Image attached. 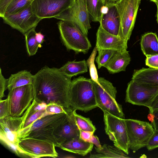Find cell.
I'll return each instance as SVG.
<instances>
[{
	"label": "cell",
	"mask_w": 158,
	"mask_h": 158,
	"mask_svg": "<svg viewBox=\"0 0 158 158\" xmlns=\"http://www.w3.org/2000/svg\"><path fill=\"white\" fill-rule=\"evenodd\" d=\"M4 23L23 35L35 28L41 20L33 12L31 4L19 12L12 14H5L2 17Z\"/></svg>",
	"instance_id": "cell-13"
},
{
	"label": "cell",
	"mask_w": 158,
	"mask_h": 158,
	"mask_svg": "<svg viewBox=\"0 0 158 158\" xmlns=\"http://www.w3.org/2000/svg\"><path fill=\"white\" fill-rule=\"evenodd\" d=\"M70 108L86 112L98 107L91 79L80 76L71 81L69 94Z\"/></svg>",
	"instance_id": "cell-2"
},
{
	"label": "cell",
	"mask_w": 158,
	"mask_h": 158,
	"mask_svg": "<svg viewBox=\"0 0 158 158\" xmlns=\"http://www.w3.org/2000/svg\"><path fill=\"white\" fill-rule=\"evenodd\" d=\"M86 2L90 19L93 22L100 23L105 2L103 0H86Z\"/></svg>",
	"instance_id": "cell-26"
},
{
	"label": "cell",
	"mask_w": 158,
	"mask_h": 158,
	"mask_svg": "<svg viewBox=\"0 0 158 158\" xmlns=\"http://www.w3.org/2000/svg\"><path fill=\"white\" fill-rule=\"evenodd\" d=\"M75 0H34L31 3L33 13L41 20L55 18L73 6Z\"/></svg>",
	"instance_id": "cell-14"
},
{
	"label": "cell",
	"mask_w": 158,
	"mask_h": 158,
	"mask_svg": "<svg viewBox=\"0 0 158 158\" xmlns=\"http://www.w3.org/2000/svg\"><path fill=\"white\" fill-rule=\"evenodd\" d=\"M55 18L77 27L87 36L91 28L86 0H75L73 6Z\"/></svg>",
	"instance_id": "cell-9"
},
{
	"label": "cell",
	"mask_w": 158,
	"mask_h": 158,
	"mask_svg": "<svg viewBox=\"0 0 158 158\" xmlns=\"http://www.w3.org/2000/svg\"><path fill=\"white\" fill-rule=\"evenodd\" d=\"M103 0V1H104L105 2V3H106V2H107V1H108V0Z\"/></svg>",
	"instance_id": "cell-48"
},
{
	"label": "cell",
	"mask_w": 158,
	"mask_h": 158,
	"mask_svg": "<svg viewBox=\"0 0 158 158\" xmlns=\"http://www.w3.org/2000/svg\"><path fill=\"white\" fill-rule=\"evenodd\" d=\"M73 111L71 109L66 111L67 114L66 118L54 132L59 147L72 139L80 138V130L76 123Z\"/></svg>",
	"instance_id": "cell-16"
},
{
	"label": "cell",
	"mask_w": 158,
	"mask_h": 158,
	"mask_svg": "<svg viewBox=\"0 0 158 158\" xmlns=\"http://www.w3.org/2000/svg\"><path fill=\"white\" fill-rule=\"evenodd\" d=\"M148 108L150 113H151L154 110L158 109V93Z\"/></svg>",
	"instance_id": "cell-42"
},
{
	"label": "cell",
	"mask_w": 158,
	"mask_h": 158,
	"mask_svg": "<svg viewBox=\"0 0 158 158\" xmlns=\"http://www.w3.org/2000/svg\"><path fill=\"white\" fill-rule=\"evenodd\" d=\"M19 146L31 158L58 156L54 143L48 140L25 138L20 139Z\"/></svg>",
	"instance_id": "cell-15"
},
{
	"label": "cell",
	"mask_w": 158,
	"mask_h": 158,
	"mask_svg": "<svg viewBox=\"0 0 158 158\" xmlns=\"http://www.w3.org/2000/svg\"><path fill=\"white\" fill-rule=\"evenodd\" d=\"M151 114H152L153 117L151 124L154 129H158V109L154 110Z\"/></svg>",
	"instance_id": "cell-41"
},
{
	"label": "cell",
	"mask_w": 158,
	"mask_h": 158,
	"mask_svg": "<svg viewBox=\"0 0 158 158\" xmlns=\"http://www.w3.org/2000/svg\"><path fill=\"white\" fill-rule=\"evenodd\" d=\"M105 5L107 9L103 14L100 25L108 33L120 37V19L116 4L114 3L107 2Z\"/></svg>",
	"instance_id": "cell-17"
},
{
	"label": "cell",
	"mask_w": 158,
	"mask_h": 158,
	"mask_svg": "<svg viewBox=\"0 0 158 158\" xmlns=\"http://www.w3.org/2000/svg\"><path fill=\"white\" fill-rule=\"evenodd\" d=\"M8 79L5 78L2 75V69L0 68V98L5 97L4 92L7 89Z\"/></svg>",
	"instance_id": "cell-37"
},
{
	"label": "cell",
	"mask_w": 158,
	"mask_h": 158,
	"mask_svg": "<svg viewBox=\"0 0 158 158\" xmlns=\"http://www.w3.org/2000/svg\"><path fill=\"white\" fill-rule=\"evenodd\" d=\"M89 142L94 144L96 147L98 148H100L102 147L98 137L97 136L94 135Z\"/></svg>",
	"instance_id": "cell-44"
},
{
	"label": "cell",
	"mask_w": 158,
	"mask_h": 158,
	"mask_svg": "<svg viewBox=\"0 0 158 158\" xmlns=\"http://www.w3.org/2000/svg\"><path fill=\"white\" fill-rule=\"evenodd\" d=\"M131 60L130 55L127 49L118 51L104 67L111 74L125 71Z\"/></svg>",
	"instance_id": "cell-19"
},
{
	"label": "cell",
	"mask_w": 158,
	"mask_h": 158,
	"mask_svg": "<svg viewBox=\"0 0 158 158\" xmlns=\"http://www.w3.org/2000/svg\"><path fill=\"white\" fill-rule=\"evenodd\" d=\"M10 115L8 100L7 98L0 101V119Z\"/></svg>",
	"instance_id": "cell-36"
},
{
	"label": "cell",
	"mask_w": 158,
	"mask_h": 158,
	"mask_svg": "<svg viewBox=\"0 0 158 158\" xmlns=\"http://www.w3.org/2000/svg\"><path fill=\"white\" fill-rule=\"evenodd\" d=\"M97 51V48L95 47L91 55L87 60L86 63L89 68L91 79L98 83V77L96 67L94 64L95 57Z\"/></svg>",
	"instance_id": "cell-31"
},
{
	"label": "cell",
	"mask_w": 158,
	"mask_h": 158,
	"mask_svg": "<svg viewBox=\"0 0 158 158\" xmlns=\"http://www.w3.org/2000/svg\"><path fill=\"white\" fill-rule=\"evenodd\" d=\"M145 64L151 68L158 69V55L146 57Z\"/></svg>",
	"instance_id": "cell-38"
},
{
	"label": "cell",
	"mask_w": 158,
	"mask_h": 158,
	"mask_svg": "<svg viewBox=\"0 0 158 158\" xmlns=\"http://www.w3.org/2000/svg\"><path fill=\"white\" fill-rule=\"evenodd\" d=\"M62 42L68 50L87 53L91 45L87 36L77 27L60 20L57 23Z\"/></svg>",
	"instance_id": "cell-6"
},
{
	"label": "cell",
	"mask_w": 158,
	"mask_h": 158,
	"mask_svg": "<svg viewBox=\"0 0 158 158\" xmlns=\"http://www.w3.org/2000/svg\"><path fill=\"white\" fill-rule=\"evenodd\" d=\"M157 7V13H156V21L157 22V23L158 24V3L156 5Z\"/></svg>",
	"instance_id": "cell-46"
},
{
	"label": "cell",
	"mask_w": 158,
	"mask_h": 158,
	"mask_svg": "<svg viewBox=\"0 0 158 158\" xmlns=\"http://www.w3.org/2000/svg\"><path fill=\"white\" fill-rule=\"evenodd\" d=\"M158 93V85L139 82L131 80L128 83L125 101L132 104L149 108Z\"/></svg>",
	"instance_id": "cell-11"
},
{
	"label": "cell",
	"mask_w": 158,
	"mask_h": 158,
	"mask_svg": "<svg viewBox=\"0 0 158 158\" xmlns=\"http://www.w3.org/2000/svg\"><path fill=\"white\" fill-rule=\"evenodd\" d=\"M140 45L141 50L146 57L158 55V38L156 33L150 32L143 35Z\"/></svg>",
	"instance_id": "cell-23"
},
{
	"label": "cell",
	"mask_w": 158,
	"mask_h": 158,
	"mask_svg": "<svg viewBox=\"0 0 158 158\" xmlns=\"http://www.w3.org/2000/svg\"><path fill=\"white\" fill-rule=\"evenodd\" d=\"M91 80L98 107L103 112L125 119L122 106L116 100L117 94L116 88L103 77H98V83Z\"/></svg>",
	"instance_id": "cell-4"
},
{
	"label": "cell",
	"mask_w": 158,
	"mask_h": 158,
	"mask_svg": "<svg viewBox=\"0 0 158 158\" xmlns=\"http://www.w3.org/2000/svg\"><path fill=\"white\" fill-rule=\"evenodd\" d=\"M98 56L95 59L98 69L105 65L112 57L118 51L110 49H97Z\"/></svg>",
	"instance_id": "cell-29"
},
{
	"label": "cell",
	"mask_w": 158,
	"mask_h": 158,
	"mask_svg": "<svg viewBox=\"0 0 158 158\" xmlns=\"http://www.w3.org/2000/svg\"><path fill=\"white\" fill-rule=\"evenodd\" d=\"M93 146V143L77 138L64 143L59 148L64 150L84 156L91 151Z\"/></svg>",
	"instance_id": "cell-20"
},
{
	"label": "cell",
	"mask_w": 158,
	"mask_h": 158,
	"mask_svg": "<svg viewBox=\"0 0 158 158\" xmlns=\"http://www.w3.org/2000/svg\"><path fill=\"white\" fill-rule=\"evenodd\" d=\"M45 109L42 110L37 111L30 115L25 121L22 129L27 127L38 119L45 116Z\"/></svg>",
	"instance_id": "cell-34"
},
{
	"label": "cell",
	"mask_w": 158,
	"mask_h": 158,
	"mask_svg": "<svg viewBox=\"0 0 158 158\" xmlns=\"http://www.w3.org/2000/svg\"><path fill=\"white\" fill-rule=\"evenodd\" d=\"M127 43L121 37L108 33L100 25L96 33L95 47L97 49H110L118 51L127 49Z\"/></svg>",
	"instance_id": "cell-18"
},
{
	"label": "cell",
	"mask_w": 158,
	"mask_h": 158,
	"mask_svg": "<svg viewBox=\"0 0 158 158\" xmlns=\"http://www.w3.org/2000/svg\"><path fill=\"white\" fill-rule=\"evenodd\" d=\"M128 138L129 149L137 151L146 146L154 129L151 123L146 121L125 119Z\"/></svg>",
	"instance_id": "cell-8"
},
{
	"label": "cell",
	"mask_w": 158,
	"mask_h": 158,
	"mask_svg": "<svg viewBox=\"0 0 158 158\" xmlns=\"http://www.w3.org/2000/svg\"><path fill=\"white\" fill-rule=\"evenodd\" d=\"M132 80L139 82L158 85V69L143 68L135 70Z\"/></svg>",
	"instance_id": "cell-22"
},
{
	"label": "cell",
	"mask_w": 158,
	"mask_h": 158,
	"mask_svg": "<svg viewBox=\"0 0 158 158\" xmlns=\"http://www.w3.org/2000/svg\"><path fill=\"white\" fill-rule=\"evenodd\" d=\"M71 78L63 74L59 68L44 66L34 75V99L47 105L58 104L66 111L70 109L69 94Z\"/></svg>",
	"instance_id": "cell-1"
},
{
	"label": "cell",
	"mask_w": 158,
	"mask_h": 158,
	"mask_svg": "<svg viewBox=\"0 0 158 158\" xmlns=\"http://www.w3.org/2000/svg\"><path fill=\"white\" fill-rule=\"evenodd\" d=\"M35 37L38 44L41 47V44L44 40V36L40 32H36Z\"/></svg>",
	"instance_id": "cell-43"
},
{
	"label": "cell",
	"mask_w": 158,
	"mask_h": 158,
	"mask_svg": "<svg viewBox=\"0 0 158 158\" xmlns=\"http://www.w3.org/2000/svg\"><path fill=\"white\" fill-rule=\"evenodd\" d=\"M103 113L106 134L113 141L114 146L128 155L129 148L125 119L107 112Z\"/></svg>",
	"instance_id": "cell-7"
},
{
	"label": "cell",
	"mask_w": 158,
	"mask_h": 158,
	"mask_svg": "<svg viewBox=\"0 0 158 158\" xmlns=\"http://www.w3.org/2000/svg\"><path fill=\"white\" fill-rule=\"evenodd\" d=\"M34 0H12L6 9L5 14L16 13L27 5L31 4Z\"/></svg>",
	"instance_id": "cell-30"
},
{
	"label": "cell",
	"mask_w": 158,
	"mask_h": 158,
	"mask_svg": "<svg viewBox=\"0 0 158 158\" xmlns=\"http://www.w3.org/2000/svg\"><path fill=\"white\" fill-rule=\"evenodd\" d=\"M146 147L148 151L158 148V129H154V132L148 140Z\"/></svg>",
	"instance_id": "cell-35"
},
{
	"label": "cell",
	"mask_w": 158,
	"mask_h": 158,
	"mask_svg": "<svg viewBox=\"0 0 158 158\" xmlns=\"http://www.w3.org/2000/svg\"><path fill=\"white\" fill-rule=\"evenodd\" d=\"M97 153L90 154V158H129L123 151L115 146H111L104 144L100 148L94 147Z\"/></svg>",
	"instance_id": "cell-24"
},
{
	"label": "cell",
	"mask_w": 158,
	"mask_h": 158,
	"mask_svg": "<svg viewBox=\"0 0 158 158\" xmlns=\"http://www.w3.org/2000/svg\"><path fill=\"white\" fill-rule=\"evenodd\" d=\"M12 0H0V16L2 17L5 14L6 9Z\"/></svg>",
	"instance_id": "cell-40"
},
{
	"label": "cell",
	"mask_w": 158,
	"mask_h": 158,
	"mask_svg": "<svg viewBox=\"0 0 158 158\" xmlns=\"http://www.w3.org/2000/svg\"><path fill=\"white\" fill-rule=\"evenodd\" d=\"M47 104L44 102H39L33 99L31 104L26 110L22 115L23 118V124L30 115L39 110L45 109Z\"/></svg>",
	"instance_id": "cell-32"
},
{
	"label": "cell",
	"mask_w": 158,
	"mask_h": 158,
	"mask_svg": "<svg viewBox=\"0 0 158 158\" xmlns=\"http://www.w3.org/2000/svg\"><path fill=\"white\" fill-rule=\"evenodd\" d=\"M150 1L154 2L156 5H157L158 3V0H149Z\"/></svg>",
	"instance_id": "cell-47"
},
{
	"label": "cell",
	"mask_w": 158,
	"mask_h": 158,
	"mask_svg": "<svg viewBox=\"0 0 158 158\" xmlns=\"http://www.w3.org/2000/svg\"><path fill=\"white\" fill-rule=\"evenodd\" d=\"M141 0H121L116 2L120 19V37L125 42L130 39Z\"/></svg>",
	"instance_id": "cell-12"
},
{
	"label": "cell",
	"mask_w": 158,
	"mask_h": 158,
	"mask_svg": "<svg viewBox=\"0 0 158 158\" xmlns=\"http://www.w3.org/2000/svg\"><path fill=\"white\" fill-rule=\"evenodd\" d=\"M67 113H62L45 116L39 118L27 127L22 129L19 138H32L48 140L59 147L54 133L66 118Z\"/></svg>",
	"instance_id": "cell-3"
},
{
	"label": "cell",
	"mask_w": 158,
	"mask_h": 158,
	"mask_svg": "<svg viewBox=\"0 0 158 158\" xmlns=\"http://www.w3.org/2000/svg\"><path fill=\"white\" fill-rule=\"evenodd\" d=\"M23 124L22 116L8 115L0 119V139L1 142L17 155L27 156V153L19 146L20 132Z\"/></svg>",
	"instance_id": "cell-5"
},
{
	"label": "cell",
	"mask_w": 158,
	"mask_h": 158,
	"mask_svg": "<svg viewBox=\"0 0 158 158\" xmlns=\"http://www.w3.org/2000/svg\"><path fill=\"white\" fill-rule=\"evenodd\" d=\"M121 0H108L107 2H109L115 3L116 2L119 1Z\"/></svg>",
	"instance_id": "cell-45"
},
{
	"label": "cell",
	"mask_w": 158,
	"mask_h": 158,
	"mask_svg": "<svg viewBox=\"0 0 158 158\" xmlns=\"http://www.w3.org/2000/svg\"><path fill=\"white\" fill-rule=\"evenodd\" d=\"M34 75L26 70H23L12 74L8 79L7 89L8 91L15 88L32 84Z\"/></svg>",
	"instance_id": "cell-21"
},
{
	"label": "cell",
	"mask_w": 158,
	"mask_h": 158,
	"mask_svg": "<svg viewBox=\"0 0 158 158\" xmlns=\"http://www.w3.org/2000/svg\"><path fill=\"white\" fill-rule=\"evenodd\" d=\"M35 28H34L32 29L24 35L27 52L30 56L35 55L37 52L38 48L41 47L36 39V32Z\"/></svg>",
	"instance_id": "cell-27"
},
{
	"label": "cell",
	"mask_w": 158,
	"mask_h": 158,
	"mask_svg": "<svg viewBox=\"0 0 158 158\" xmlns=\"http://www.w3.org/2000/svg\"><path fill=\"white\" fill-rule=\"evenodd\" d=\"M8 91L7 98L10 115L16 117L21 116L34 98L33 85L16 87Z\"/></svg>",
	"instance_id": "cell-10"
},
{
	"label": "cell",
	"mask_w": 158,
	"mask_h": 158,
	"mask_svg": "<svg viewBox=\"0 0 158 158\" xmlns=\"http://www.w3.org/2000/svg\"><path fill=\"white\" fill-rule=\"evenodd\" d=\"M87 65L85 60L76 61H69L59 68L60 72L65 76L71 78L88 71Z\"/></svg>",
	"instance_id": "cell-25"
},
{
	"label": "cell",
	"mask_w": 158,
	"mask_h": 158,
	"mask_svg": "<svg viewBox=\"0 0 158 158\" xmlns=\"http://www.w3.org/2000/svg\"><path fill=\"white\" fill-rule=\"evenodd\" d=\"M67 113L64 108L61 106L54 103H51L47 105L45 109V116Z\"/></svg>",
	"instance_id": "cell-33"
},
{
	"label": "cell",
	"mask_w": 158,
	"mask_h": 158,
	"mask_svg": "<svg viewBox=\"0 0 158 158\" xmlns=\"http://www.w3.org/2000/svg\"><path fill=\"white\" fill-rule=\"evenodd\" d=\"M79 130L80 133V138L85 141L89 142L94 132L89 131H84L80 129Z\"/></svg>",
	"instance_id": "cell-39"
},
{
	"label": "cell",
	"mask_w": 158,
	"mask_h": 158,
	"mask_svg": "<svg viewBox=\"0 0 158 158\" xmlns=\"http://www.w3.org/2000/svg\"><path fill=\"white\" fill-rule=\"evenodd\" d=\"M76 110H73V114L76 123L79 128L84 131L94 132L96 128L90 119L77 114Z\"/></svg>",
	"instance_id": "cell-28"
}]
</instances>
